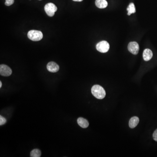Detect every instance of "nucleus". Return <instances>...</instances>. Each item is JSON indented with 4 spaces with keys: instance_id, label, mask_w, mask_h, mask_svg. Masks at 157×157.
Returning a JSON list of instances; mask_svg holds the SVG:
<instances>
[{
    "instance_id": "obj_1",
    "label": "nucleus",
    "mask_w": 157,
    "mask_h": 157,
    "mask_svg": "<svg viewBox=\"0 0 157 157\" xmlns=\"http://www.w3.org/2000/svg\"><path fill=\"white\" fill-rule=\"evenodd\" d=\"M92 93L95 97L98 99H103L106 96V92L101 85H95L92 87Z\"/></svg>"
},
{
    "instance_id": "obj_2",
    "label": "nucleus",
    "mask_w": 157,
    "mask_h": 157,
    "mask_svg": "<svg viewBox=\"0 0 157 157\" xmlns=\"http://www.w3.org/2000/svg\"><path fill=\"white\" fill-rule=\"evenodd\" d=\"M28 37L32 41H40L42 38L43 34L41 31L32 30L28 32Z\"/></svg>"
},
{
    "instance_id": "obj_3",
    "label": "nucleus",
    "mask_w": 157,
    "mask_h": 157,
    "mask_svg": "<svg viewBox=\"0 0 157 157\" xmlns=\"http://www.w3.org/2000/svg\"><path fill=\"white\" fill-rule=\"evenodd\" d=\"M45 11L48 16L52 17L55 15V12L57 10V7L52 3H49L45 5Z\"/></svg>"
},
{
    "instance_id": "obj_4",
    "label": "nucleus",
    "mask_w": 157,
    "mask_h": 157,
    "mask_svg": "<svg viewBox=\"0 0 157 157\" xmlns=\"http://www.w3.org/2000/svg\"><path fill=\"white\" fill-rule=\"evenodd\" d=\"M96 48L99 52L105 53L109 50L110 45L107 42L105 41H103L99 42L97 44Z\"/></svg>"
},
{
    "instance_id": "obj_5",
    "label": "nucleus",
    "mask_w": 157,
    "mask_h": 157,
    "mask_svg": "<svg viewBox=\"0 0 157 157\" xmlns=\"http://www.w3.org/2000/svg\"><path fill=\"white\" fill-rule=\"evenodd\" d=\"M12 70L8 66L2 64L0 66V74L4 76H9L12 74Z\"/></svg>"
},
{
    "instance_id": "obj_6",
    "label": "nucleus",
    "mask_w": 157,
    "mask_h": 157,
    "mask_svg": "<svg viewBox=\"0 0 157 157\" xmlns=\"http://www.w3.org/2000/svg\"><path fill=\"white\" fill-rule=\"evenodd\" d=\"M128 50L134 55H137L138 53L139 46L136 42H131L128 45Z\"/></svg>"
},
{
    "instance_id": "obj_7",
    "label": "nucleus",
    "mask_w": 157,
    "mask_h": 157,
    "mask_svg": "<svg viewBox=\"0 0 157 157\" xmlns=\"http://www.w3.org/2000/svg\"><path fill=\"white\" fill-rule=\"evenodd\" d=\"M47 69L49 72L51 73H56L58 72L60 67L58 64L53 62H48L47 65Z\"/></svg>"
},
{
    "instance_id": "obj_8",
    "label": "nucleus",
    "mask_w": 157,
    "mask_h": 157,
    "mask_svg": "<svg viewBox=\"0 0 157 157\" xmlns=\"http://www.w3.org/2000/svg\"><path fill=\"white\" fill-rule=\"evenodd\" d=\"M153 56V53L152 51L149 49L144 50L143 54V59L145 61H148L152 59Z\"/></svg>"
},
{
    "instance_id": "obj_9",
    "label": "nucleus",
    "mask_w": 157,
    "mask_h": 157,
    "mask_svg": "<svg viewBox=\"0 0 157 157\" xmlns=\"http://www.w3.org/2000/svg\"><path fill=\"white\" fill-rule=\"evenodd\" d=\"M77 123L81 127L83 128H87L89 125L87 120L83 117H79L77 119Z\"/></svg>"
},
{
    "instance_id": "obj_10",
    "label": "nucleus",
    "mask_w": 157,
    "mask_h": 157,
    "mask_svg": "<svg viewBox=\"0 0 157 157\" xmlns=\"http://www.w3.org/2000/svg\"><path fill=\"white\" fill-rule=\"evenodd\" d=\"M95 5L99 9H105L108 5L106 0H96Z\"/></svg>"
},
{
    "instance_id": "obj_11",
    "label": "nucleus",
    "mask_w": 157,
    "mask_h": 157,
    "mask_svg": "<svg viewBox=\"0 0 157 157\" xmlns=\"http://www.w3.org/2000/svg\"><path fill=\"white\" fill-rule=\"evenodd\" d=\"M139 122V119L137 117H134L131 118L130 120L129 125L131 128H134L136 127Z\"/></svg>"
},
{
    "instance_id": "obj_12",
    "label": "nucleus",
    "mask_w": 157,
    "mask_h": 157,
    "mask_svg": "<svg viewBox=\"0 0 157 157\" xmlns=\"http://www.w3.org/2000/svg\"><path fill=\"white\" fill-rule=\"evenodd\" d=\"M127 11H128V13L127 15H130L131 14H133V13H135L136 12V9H135V7L134 5V3H131L130 4V5L128 6L127 7Z\"/></svg>"
},
{
    "instance_id": "obj_13",
    "label": "nucleus",
    "mask_w": 157,
    "mask_h": 157,
    "mask_svg": "<svg viewBox=\"0 0 157 157\" xmlns=\"http://www.w3.org/2000/svg\"><path fill=\"white\" fill-rule=\"evenodd\" d=\"M41 152L38 149H34L31 151L30 156L31 157H41Z\"/></svg>"
},
{
    "instance_id": "obj_14",
    "label": "nucleus",
    "mask_w": 157,
    "mask_h": 157,
    "mask_svg": "<svg viewBox=\"0 0 157 157\" xmlns=\"http://www.w3.org/2000/svg\"><path fill=\"white\" fill-rule=\"evenodd\" d=\"M6 123V119L2 116H0V125H3Z\"/></svg>"
},
{
    "instance_id": "obj_15",
    "label": "nucleus",
    "mask_w": 157,
    "mask_h": 157,
    "mask_svg": "<svg viewBox=\"0 0 157 157\" xmlns=\"http://www.w3.org/2000/svg\"><path fill=\"white\" fill-rule=\"evenodd\" d=\"M14 3V0H5V5L9 6L13 5Z\"/></svg>"
},
{
    "instance_id": "obj_16",
    "label": "nucleus",
    "mask_w": 157,
    "mask_h": 157,
    "mask_svg": "<svg viewBox=\"0 0 157 157\" xmlns=\"http://www.w3.org/2000/svg\"><path fill=\"white\" fill-rule=\"evenodd\" d=\"M153 138L154 140L156 141H157V129L154 132L153 134Z\"/></svg>"
},
{
    "instance_id": "obj_17",
    "label": "nucleus",
    "mask_w": 157,
    "mask_h": 157,
    "mask_svg": "<svg viewBox=\"0 0 157 157\" xmlns=\"http://www.w3.org/2000/svg\"><path fill=\"white\" fill-rule=\"evenodd\" d=\"M74 1H78V2H81V1H83V0H73Z\"/></svg>"
},
{
    "instance_id": "obj_18",
    "label": "nucleus",
    "mask_w": 157,
    "mask_h": 157,
    "mask_svg": "<svg viewBox=\"0 0 157 157\" xmlns=\"http://www.w3.org/2000/svg\"><path fill=\"white\" fill-rule=\"evenodd\" d=\"M2 87V82L1 81H0V88H1Z\"/></svg>"
},
{
    "instance_id": "obj_19",
    "label": "nucleus",
    "mask_w": 157,
    "mask_h": 157,
    "mask_svg": "<svg viewBox=\"0 0 157 157\" xmlns=\"http://www.w3.org/2000/svg\"><path fill=\"white\" fill-rule=\"evenodd\" d=\"M39 1H41V0H39Z\"/></svg>"
}]
</instances>
